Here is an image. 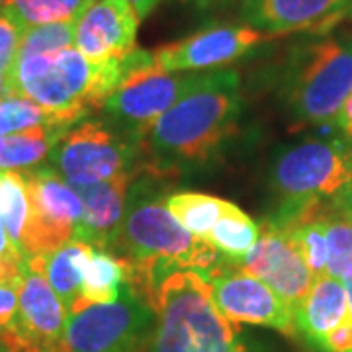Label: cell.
<instances>
[{
	"label": "cell",
	"mask_w": 352,
	"mask_h": 352,
	"mask_svg": "<svg viewBox=\"0 0 352 352\" xmlns=\"http://www.w3.org/2000/svg\"><path fill=\"white\" fill-rule=\"evenodd\" d=\"M30 196V219L22 239L24 256L59 249L75 237L82 217V200L55 168L39 164L22 173Z\"/></svg>",
	"instance_id": "cell-9"
},
{
	"label": "cell",
	"mask_w": 352,
	"mask_h": 352,
	"mask_svg": "<svg viewBox=\"0 0 352 352\" xmlns=\"http://www.w3.org/2000/svg\"><path fill=\"white\" fill-rule=\"evenodd\" d=\"M166 198V184L151 176L129 186L113 251L126 264L127 282L151 303L157 286L170 272L198 270L208 274L219 264L215 249L173 217Z\"/></svg>",
	"instance_id": "cell-1"
},
{
	"label": "cell",
	"mask_w": 352,
	"mask_h": 352,
	"mask_svg": "<svg viewBox=\"0 0 352 352\" xmlns=\"http://www.w3.org/2000/svg\"><path fill=\"white\" fill-rule=\"evenodd\" d=\"M131 6H133V10L138 12L139 20H143L145 16H149V14L155 10V6L161 2V0H127Z\"/></svg>",
	"instance_id": "cell-33"
},
{
	"label": "cell",
	"mask_w": 352,
	"mask_h": 352,
	"mask_svg": "<svg viewBox=\"0 0 352 352\" xmlns=\"http://www.w3.org/2000/svg\"><path fill=\"white\" fill-rule=\"evenodd\" d=\"M239 113V73L201 71L194 87L159 116L139 141L145 143L157 168H192L208 163L235 133Z\"/></svg>",
	"instance_id": "cell-2"
},
{
	"label": "cell",
	"mask_w": 352,
	"mask_h": 352,
	"mask_svg": "<svg viewBox=\"0 0 352 352\" xmlns=\"http://www.w3.org/2000/svg\"><path fill=\"white\" fill-rule=\"evenodd\" d=\"M333 201H335V206L339 208L342 214L346 215L349 219H352V178L351 182L342 188V192Z\"/></svg>",
	"instance_id": "cell-31"
},
{
	"label": "cell",
	"mask_w": 352,
	"mask_h": 352,
	"mask_svg": "<svg viewBox=\"0 0 352 352\" xmlns=\"http://www.w3.org/2000/svg\"><path fill=\"white\" fill-rule=\"evenodd\" d=\"M241 18L270 38L325 36L335 25L352 20V0H243Z\"/></svg>",
	"instance_id": "cell-15"
},
{
	"label": "cell",
	"mask_w": 352,
	"mask_h": 352,
	"mask_svg": "<svg viewBox=\"0 0 352 352\" xmlns=\"http://www.w3.org/2000/svg\"><path fill=\"white\" fill-rule=\"evenodd\" d=\"M133 159V138L118 133V126L98 120H80L69 127L50 153L53 168L73 188L131 173Z\"/></svg>",
	"instance_id": "cell-8"
},
{
	"label": "cell",
	"mask_w": 352,
	"mask_h": 352,
	"mask_svg": "<svg viewBox=\"0 0 352 352\" xmlns=\"http://www.w3.org/2000/svg\"><path fill=\"white\" fill-rule=\"evenodd\" d=\"M129 178L131 173H122L98 184L75 188L82 200V217L73 239L113 254L126 214Z\"/></svg>",
	"instance_id": "cell-17"
},
{
	"label": "cell",
	"mask_w": 352,
	"mask_h": 352,
	"mask_svg": "<svg viewBox=\"0 0 352 352\" xmlns=\"http://www.w3.org/2000/svg\"><path fill=\"white\" fill-rule=\"evenodd\" d=\"M8 2H10V0H0V12H4V10H6Z\"/></svg>",
	"instance_id": "cell-37"
},
{
	"label": "cell",
	"mask_w": 352,
	"mask_h": 352,
	"mask_svg": "<svg viewBox=\"0 0 352 352\" xmlns=\"http://www.w3.org/2000/svg\"><path fill=\"white\" fill-rule=\"evenodd\" d=\"M270 39L249 24L212 25L153 51L155 67L164 73H198L233 63Z\"/></svg>",
	"instance_id": "cell-12"
},
{
	"label": "cell",
	"mask_w": 352,
	"mask_h": 352,
	"mask_svg": "<svg viewBox=\"0 0 352 352\" xmlns=\"http://www.w3.org/2000/svg\"><path fill=\"white\" fill-rule=\"evenodd\" d=\"M212 286L217 311L233 325H256L274 329L282 335L296 337L294 314L278 296L258 278L243 272L241 268L215 266L206 274Z\"/></svg>",
	"instance_id": "cell-11"
},
{
	"label": "cell",
	"mask_w": 352,
	"mask_h": 352,
	"mask_svg": "<svg viewBox=\"0 0 352 352\" xmlns=\"http://www.w3.org/2000/svg\"><path fill=\"white\" fill-rule=\"evenodd\" d=\"M94 247H90L82 241L71 239L69 243L61 245L59 249L39 254L41 256V268L47 278L50 286L57 294V298L67 309V315L71 314L76 298L80 294L82 276H85V266Z\"/></svg>",
	"instance_id": "cell-19"
},
{
	"label": "cell",
	"mask_w": 352,
	"mask_h": 352,
	"mask_svg": "<svg viewBox=\"0 0 352 352\" xmlns=\"http://www.w3.org/2000/svg\"><path fill=\"white\" fill-rule=\"evenodd\" d=\"M155 323L153 303L127 284L118 300L67 315L61 352H139Z\"/></svg>",
	"instance_id": "cell-7"
},
{
	"label": "cell",
	"mask_w": 352,
	"mask_h": 352,
	"mask_svg": "<svg viewBox=\"0 0 352 352\" xmlns=\"http://www.w3.org/2000/svg\"><path fill=\"white\" fill-rule=\"evenodd\" d=\"M34 127H53L65 131L69 129L30 98L12 96L0 102V135H12Z\"/></svg>",
	"instance_id": "cell-26"
},
{
	"label": "cell",
	"mask_w": 352,
	"mask_h": 352,
	"mask_svg": "<svg viewBox=\"0 0 352 352\" xmlns=\"http://www.w3.org/2000/svg\"><path fill=\"white\" fill-rule=\"evenodd\" d=\"M0 352H20L18 351V346H14L10 342H2L0 340Z\"/></svg>",
	"instance_id": "cell-36"
},
{
	"label": "cell",
	"mask_w": 352,
	"mask_h": 352,
	"mask_svg": "<svg viewBox=\"0 0 352 352\" xmlns=\"http://www.w3.org/2000/svg\"><path fill=\"white\" fill-rule=\"evenodd\" d=\"M24 28L10 14L0 12V71H12Z\"/></svg>",
	"instance_id": "cell-29"
},
{
	"label": "cell",
	"mask_w": 352,
	"mask_h": 352,
	"mask_svg": "<svg viewBox=\"0 0 352 352\" xmlns=\"http://www.w3.org/2000/svg\"><path fill=\"white\" fill-rule=\"evenodd\" d=\"M139 22L127 0H94L76 20L75 47L92 63L126 57L138 50Z\"/></svg>",
	"instance_id": "cell-16"
},
{
	"label": "cell",
	"mask_w": 352,
	"mask_h": 352,
	"mask_svg": "<svg viewBox=\"0 0 352 352\" xmlns=\"http://www.w3.org/2000/svg\"><path fill=\"white\" fill-rule=\"evenodd\" d=\"M327 239V276L346 280L352 276V219L329 201L323 214Z\"/></svg>",
	"instance_id": "cell-25"
},
{
	"label": "cell",
	"mask_w": 352,
	"mask_h": 352,
	"mask_svg": "<svg viewBox=\"0 0 352 352\" xmlns=\"http://www.w3.org/2000/svg\"><path fill=\"white\" fill-rule=\"evenodd\" d=\"M258 233L261 226L254 223L251 215H247L235 204H231L204 241L215 249L217 254H223L227 258L239 263L254 247Z\"/></svg>",
	"instance_id": "cell-21"
},
{
	"label": "cell",
	"mask_w": 352,
	"mask_h": 352,
	"mask_svg": "<svg viewBox=\"0 0 352 352\" xmlns=\"http://www.w3.org/2000/svg\"><path fill=\"white\" fill-rule=\"evenodd\" d=\"M18 280H0V340L18 346L16 340V319H18ZM20 351V349H18Z\"/></svg>",
	"instance_id": "cell-28"
},
{
	"label": "cell",
	"mask_w": 352,
	"mask_h": 352,
	"mask_svg": "<svg viewBox=\"0 0 352 352\" xmlns=\"http://www.w3.org/2000/svg\"><path fill=\"white\" fill-rule=\"evenodd\" d=\"M233 201L200 192H176L168 194L166 208L176 221L198 239H206L217 219L226 214Z\"/></svg>",
	"instance_id": "cell-22"
},
{
	"label": "cell",
	"mask_w": 352,
	"mask_h": 352,
	"mask_svg": "<svg viewBox=\"0 0 352 352\" xmlns=\"http://www.w3.org/2000/svg\"><path fill=\"white\" fill-rule=\"evenodd\" d=\"M239 268L274 289L292 314L317 280L292 239L268 219L263 221L254 247L239 261Z\"/></svg>",
	"instance_id": "cell-14"
},
{
	"label": "cell",
	"mask_w": 352,
	"mask_h": 352,
	"mask_svg": "<svg viewBox=\"0 0 352 352\" xmlns=\"http://www.w3.org/2000/svg\"><path fill=\"white\" fill-rule=\"evenodd\" d=\"M335 126L339 127L342 138L349 139L352 143V94L344 100V104H342L339 116H337V120H335Z\"/></svg>",
	"instance_id": "cell-30"
},
{
	"label": "cell",
	"mask_w": 352,
	"mask_h": 352,
	"mask_svg": "<svg viewBox=\"0 0 352 352\" xmlns=\"http://www.w3.org/2000/svg\"><path fill=\"white\" fill-rule=\"evenodd\" d=\"M127 284L129 282L124 261L112 252L94 249L85 266L80 294L69 315L78 314L80 309L94 303H110L118 300Z\"/></svg>",
	"instance_id": "cell-20"
},
{
	"label": "cell",
	"mask_w": 352,
	"mask_h": 352,
	"mask_svg": "<svg viewBox=\"0 0 352 352\" xmlns=\"http://www.w3.org/2000/svg\"><path fill=\"white\" fill-rule=\"evenodd\" d=\"M12 96H16L12 75H10V71H0V102L6 100V98H12Z\"/></svg>",
	"instance_id": "cell-32"
},
{
	"label": "cell",
	"mask_w": 352,
	"mask_h": 352,
	"mask_svg": "<svg viewBox=\"0 0 352 352\" xmlns=\"http://www.w3.org/2000/svg\"><path fill=\"white\" fill-rule=\"evenodd\" d=\"M342 284H344V289H346V300H349V315H351V319H352V276L346 278V280H342Z\"/></svg>",
	"instance_id": "cell-35"
},
{
	"label": "cell",
	"mask_w": 352,
	"mask_h": 352,
	"mask_svg": "<svg viewBox=\"0 0 352 352\" xmlns=\"http://www.w3.org/2000/svg\"><path fill=\"white\" fill-rule=\"evenodd\" d=\"M349 317V300L342 280L321 276L314 282L302 303L294 309V327L303 342L319 352L331 331Z\"/></svg>",
	"instance_id": "cell-18"
},
{
	"label": "cell",
	"mask_w": 352,
	"mask_h": 352,
	"mask_svg": "<svg viewBox=\"0 0 352 352\" xmlns=\"http://www.w3.org/2000/svg\"><path fill=\"white\" fill-rule=\"evenodd\" d=\"M75 30L76 22H57L25 28L16 59L75 47Z\"/></svg>",
	"instance_id": "cell-27"
},
{
	"label": "cell",
	"mask_w": 352,
	"mask_h": 352,
	"mask_svg": "<svg viewBox=\"0 0 352 352\" xmlns=\"http://www.w3.org/2000/svg\"><path fill=\"white\" fill-rule=\"evenodd\" d=\"M280 92L302 124L335 126L352 94V41L325 34L298 43L284 65Z\"/></svg>",
	"instance_id": "cell-5"
},
{
	"label": "cell",
	"mask_w": 352,
	"mask_h": 352,
	"mask_svg": "<svg viewBox=\"0 0 352 352\" xmlns=\"http://www.w3.org/2000/svg\"><path fill=\"white\" fill-rule=\"evenodd\" d=\"M149 61L153 51L133 50L126 57L92 63L76 47H67L16 59L10 75L16 96L30 98L63 126L73 127L87 113L102 110L124 78Z\"/></svg>",
	"instance_id": "cell-3"
},
{
	"label": "cell",
	"mask_w": 352,
	"mask_h": 352,
	"mask_svg": "<svg viewBox=\"0 0 352 352\" xmlns=\"http://www.w3.org/2000/svg\"><path fill=\"white\" fill-rule=\"evenodd\" d=\"M153 309L149 352H245L235 325L217 311L204 272L176 270L163 278Z\"/></svg>",
	"instance_id": "cell-4"
},
{
	"label": "cell",
	"mask_w": 352,
	"mask_h": 352,
	"mask_svg": "<svg viewBox=\"0 0 352 352\" xmlns=\"http://www.w3.org/2000/svg\"><path fill=\"white\" fill-rule=\"evenodd\" d=\"M94 0H10L6 12L22 28L76 22Z\"/></svg>",
	"instance_id": "cell-24"
},
{
	"label": "cell",
	"mask_w": 352,
	"mask_h": 352,
	"mask_svg": "<svg viewBox=\"0 0 352 352\" xmlns=\"http://www.w3.org/2000/svg\"><path fill=\"white\" fill-rule=\"evenodd\" d=\"M200 73H164L155 61L139 65L108 96L102 110L112 118L113 126L139 141L159 116L194 87Z\"/></svg>",
	"instance_id": "cell-10"
},
{
	"label": "cell",
	"mask_w": 352,
	"mask_h": 352,
	"mask_svg": "<svg viewBox=\"0 0 352 352\" xmlns=\"http://www.w3.org/2000/svg\"><path fill=\"white\" fill-rule=\"evenodd\" d=\"M67 309L50 286L41 256H28L18 289L16 340L20 352H61Z\"/></svg>",
	"instance_id": "cell-13"
},
{
	"label": "cell",
	"mask_w": 352,
	"mask_h": 352,
	"mask_svg": "<svg viewBox=\"0 0 352 352\" xmlns=\"http://www.w3.org/2000/svg\"><path fill=\"white\" fill-rule=\"evenodd\" d=\"M0 217L12 247L24 256L22 239L30 219V196L22 173H0Z\"/></svg>",
	"instance_id": "cell-23"
},
{
	"label": "cell",
	"mask_w": 352,
	"mask_h": 352,
	"mask_svg": "<svg viewBox=\"0 0 352 352\" xmlns=\"http://www.w3.org/2000/svg\"><path fill=\"white\" fill-rule=\"evenodd\" d=\"M198 10H215V8H223L233 4L235 0H190Z\"/></svg>",
	"instance_id": "cell-34"
},
{
	"label": "cell",
	"mask_w": 352,
	"mask_h": 352,
	"mask_svg": "<svg viewBox=\"0 0 352 352\" xmlns=\"http://www.w3.org/2000/svg\"><path fill=\"white\" fill-rule=\"evenodd\" d=\"M352 178L349 139H307L286 147L270 170L278 206L266 219L282 221L303 210L335 200Z\"/></svg>",
	"instance_id": "cell-6"
}]
</instances>
